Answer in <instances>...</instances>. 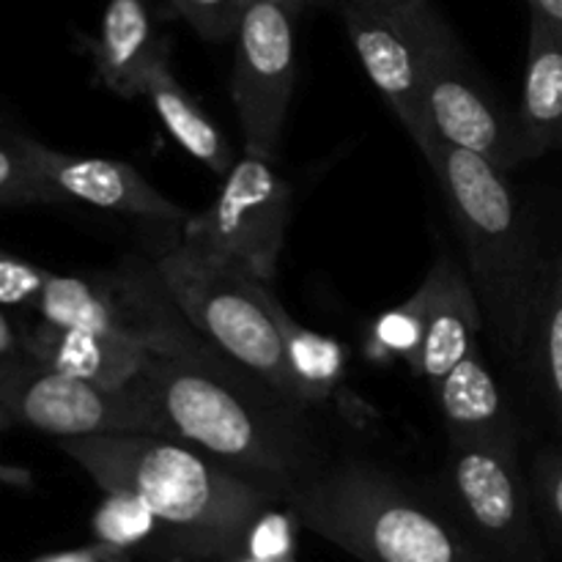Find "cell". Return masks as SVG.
<instances>
[{
  "instance_id": "3",
  "label": "cell",
  "mask_w": 562,
  "mask_h": 562,
  "mask_svg": "<svg viewBox=\"0 0 562 562\" xmlns=\"http://www.w3.org/2000/svg\"><path fill=\"white\" fill-rule=\"evenodd\" d=\"M453 217L483 316L510 357L530 349L547 269L508 173L434 135L420 148Z\"/></svg>"
},
{
  "instance_id": "32",
  "label": "cell",
  "mask_w": 562,
  "mask_h": 562,
  "mask_svg": "<svg viewBox=\"0 0 562 562\" xmlns=\"http://www.w3.org/2000/svg\"><path fill=\"white\" fill-rule=\"evenodd\" d=\"M99 552H66V554H53V558H44L38 562H99Z\"/></svg>"
},
{
  "instance_id": "29",
  "label": "cell",
  "mask_w": 562,
  "mask_h": 562,
  "mask_svg": "<svg viewBox=\"0 0 562 562\" xmlns=\"http://www.w3.org/2000/svg\"><path fill=\"white\" fill-rule=\"evenodd\" d=\"M527 5H530V16L562 31V0H527Z\"/></svg>"
},
{
  "instance_id": "34",
  "label": "cell",
  "mask_w": 562,
  "mask_h": 562,
  "mask_svg": "<svg viewBox=\"0 0 562 562\" xmlns=\"http://www.w3.org/2000/svg\"><path fill=\"white\" fill-rule=\"evenodd\" d=\"M9 426H14V417L9 415V409H5L3 404H0V431H5Z\"/></svg>"
},
{
  "instance_id": "11",
  "label": "cell",
  "mask_w": 562,
  "mask_h": 562,
  "mask_svg": "<svg viewBox=\"0 0 562 562\" xmlns=\"http://www.w3.org/2000/svg\"><path fill=\"white\" fill-rule=\"evenodd\" d=\"M344 22L362 69L404 124L417 148L434 137L423 102L420 49L404 0L357 3L346 0Z\"/></svg>"
},
{
  "instance_id": "27",
  "label": "cell",
  "mask_w": 562,
  "mask_h": 562,
  "mask_svg": "<svg viewBox=\"0 0 562 562\" xmlns=\"http://www.w3.org/2000/svg\"><path fill=\"white\" fill-rule=\"evenodd\" d=\"M47 269L0 250V305L33 307L38 294H42L44 283H47Z\"/></svg>"
},
{
  "instance_id": "14",
  "label": "cell",
  "mask_w": 562,
  "mask_h": 562,
  "mask_svg": "<svg viewBox=\"0 0 562 562\" xmlns=\"http://www.w3.org/2000/svg\"><path fill=\"white\" fill-rule=\"evenodd\" d=\"M20 340L31 360L104 387H126L135 382L151 355L146 340L137 335H97L49 322L27 327L20 333Z\"/></svg>"
},
{
  "instance_id": "36",
  "label": "cell",
  "mask_w": 562,
  "mask_h": 562,
  "mask_svg": "<svg viewBox=\"0 0 562 562\" xmlns=\"http://www.w3.org/2000/svg\"><path fill=\"white\" fill-rule=\"evenodd\" d=\"M357 3H393V0H357Z\"/></svg>"
},
{
  "instance_id": "18",
  "label": "cell",
  "mask_w": 562,
  "mask_h": 562,
  "mask_svg": "<svg viewBox=\"0 0 562 562\" xmlns=\"http://www.w3.org/2000/svg\"><path fill=\"white\" fill-rule=\"evenodd\" d=\"M263 302H267L269 313H272L274 324H278L280 335L285 344V357L294 371L296 384H300L302 395L307 404L316 406H338L344 415L355 417V420H366L371 417V409L362 406L355 395L346 390V371H349V355L340 340L329 338V335L313 333V329L302 327L272 294L269 285L263 289Z\"/></svg>"
},
{
  "instance_id": "4",
  "label": "cell",
  "mask_w": 562,
  "mask_h": 562,
  "mask_svg": "<svg viewBox=\"0 0 562 562\" xmlns=\"http://www.w3.org/2000/svg\"><path fill=\"white\" fill-rule=\"evenodd\" d=\"M285 508L360 562H497L461 521L371 461L324 464Z\"/></svg>"
},
{
  "instance_id": "33",
  "label": "cell",
  "mask_w": 562,
  "mask_h": 562,
  "mask_svg": "<svg viewBox=\"0 0 562 562\" xmlns=\"http://www.w3.org/2000/svg\"><path fill=\"white\" fill-rule=\"evenodd\" d=\"M0 481L14 483V486H27V483H31V475L22 470H9V467H0Z\"/></svg>"
},
{
  "instance_id": "8",
  "label": "cell",
  "mask_w": 562,
  "mask_h": 562,
  "mask_svg": "<svg viewBox=\"0 0 562 562\" xmlns=\"http://www.w3.org/2000/svg\"><path fill=\"white\" fill-rule=\"evenodd\" d=\"M0 404L14 423L58 439L119 431L168 434L162 417L135 382L104 387L53 371L25 351L0 360Z\"/></svg>"
},
{
  "instance_id": "21",
  "label": "cell",
  "mask_w": 562,
  "mask_h": 562,
  "mask_svg": "<svg viewBox=\"0 0 562 562\" xmlns=\"http://www.w3.org/2000/svg\"><path fill=\"white\" fill-rule=\"evenodd\" d=\"M530 346L543 398L562 434V252L543 278Z\"/></svg>"
},
{
  "instance_id": "5",
  "label": "cell",
  "mask_w": 562,
  "mask_h": 562,
  "mask_svg": "<svg viewBox=\"0 0 562 562\" xmlns=\"http://www.w3.org/2000/svg\"><path fill=\"white\" fill-rule=\"evenodd\" d=\"M151 263L181 316L209 344L261 376L280 395L313 409L296 384L283 335L263 302L267 283L225 267L181 236L162 247Z\"/></svg>"
},
{
  "instance_id": "23",
  "label": "cell",
  "mask_w": 562,
  "mask_h": 562,
  "mask_svg": "<svg viewBox=\"0 0 562 562\" xmlns=\"http://www.w3.org/2000/svg\"><path fill=\"white\" fill-rule=\"evenodd\" d=\"M426 311H428V285L423 280L420 289L401 302L393 311L382 313L371 327V340L384 355L404 360L417 373L420 366L423 333H426Z\"/></svg>"
},
{
  "instance_id": "28",
  "label": "cell",
  "mask_w": 562,
  "mask_h": 562,
  "mask_svg": "<svg viewBox=\"0 0 562 562\" xmlns=\"http://www.w3.org/2000/svg\"><path fill=\"white\" fill-rule=\"evenodd\" d=\"M532 492L562 536V448H549L538 453L532 464Z\"/></svg>"
},
{
  "instance_id": "1",
  "label": "cell",
  "mask_w": 562,
  "mask_h": 562,
  "mask_svg": "<svg viewBox=\"0 0 562 562\" xmlns=\"http://www.w3.org/2000/svg\"><path fill=\"white\" fill-rule=\"evenodd\" d=\"M113 283L151 349L135 384L168 434L198 445L285 505L324 467L311 409L209 344L181 316L154 263H130Z\"/></svg>"
},
{
  "instance_id": "35",
  "label": "cell",
  "mask_w": 562,
  "mask_h": 562,
  "mask_svg": "<svg viewBox=\"0 0 562 562\" xmlns=\"http://www.w3.org/2000/svg\"><path fill=\"white\" fill-rule=\"evenodd\" d=\"M231 562H263V560L250 558V554H236V558H231Z\"/></svg>"
},
{
  "instance_id": "24",
  "label": "cell",
  "mask_w": 562,
  "mask_h": 562,
  "mask_svg": "<svg viewBox=\"0 0 562 562\" xmlns=\"http://www.w3.org/2000/svg\"><path fill=\"white\" fill-rule=\"evenodd\" d=\"M31 203L66 201L27 165L14 140H0V206H31Z\"/></svg>"
},
{
  "instance_id": "13",
  "label": "cell",
  "mask_w": 562,
  "mask_h": 562,
  "mask_svg": "<svg viewBox=\"0 0 562 562\" xmlns=\"http://www.w3.org/2000/svg\"><path fill=\"white\" fill-rule=\"evenodd\" d=\"M426 285L428 311L417 373L434 387L477 349V335L486 316L467 269H461L448 252L434 261L431 272L426 274Z\"/></svg>"
},
{
  "instance_id": "19",
  "label": "cell",
  "mask_w": 562,
  "mask_h": 562,
  "mask_svg": "<svg viewBox=\"0 0 562 562\" xmlns=\"http://www.w3.org/2000/svg\"><path fill=\"white\" fill-rule=\"evenodd\" d=\"M33 311L42 316V322L55 324V327L143 338L135 324L130 322V316H126L124 302H121L113 280H86L75 278V274L49 272Z\"/></svg>"
},
{
  "instance_id": "25",
  "label": "cell",
  "mask_w": 562,
  "mask_h": 562,
  "mask_svg": "<svg viewBox=\"0 0 562 562\" xmlns=\"http://www.w3.org/2000/svg\"><path fill=\"white\" fill-rule=\"evenodd\" d=\"M206 42H228L239 33L250 0H168Z\"/></svg>"
},
{
  "instance_id": "15",
  "label": "cell",
  "mask_w": 562,
  "mask_h": 562,
  "mask_svg": "<svg viewBox=\"0 0 562 562\" xmlns=\"http://www.w3.org/2000/svg\"><path fill=\"white\" fill-rule=\"evenodd\" d=\"M450 442L519 448L514 406L488 368L481 346L434 384Z\"/></svg>"
},
{
  "instance_id": "30",
  "label": "cell",
  "mask_w": 562,
  "mask_h": 562,
  "mask_svg": "<svg viewBox=\"0 0 562 562\" xmlns=\"http://www.w3.org/2000/svg\"><path fill=\"white\" fill-rule=\"evenodd\" d=\"M16 351H22L20 335H16L14 329H11L9 318L0 316V360H3V357L16 355Z\"/></svg>"
},
{
  "instance_id": "22",
  "label": "cell",
  "mask_w": 562,
  "mask_h": 562,
  "mask_svg": "<svg viewBox=\"0 0 562 562\" xmlns=\"http://www.w3.org/2000/svg\"><path fill=\"white\" fill-rule=\"evenodd\" d=\"M93 536L102 560H119L135 549H157L159 525L148 505L130 492H104L93 514Z\"/></svg>"
},
{
  "instance_id": "26",
  "label": "cell",
  "mask_w": 562,
  "mask_h": 562,
  "mask_svg": "<svg viewBox=\"0 0 562 562\" xmlns=\"http://www.w3.org/2000/svg\"><path fill=\"white\" fill-rule=\"evenodd\" d=\"M294 514L289 508H269L247 532L245 552L263 562H294Z\"/></svg>"
},
{
  "instance_id": "31",
  "label": "cell",
  "mask_w": 562,
  "mask_h": 562,
  "mask_svg": "<svg viewBox=\"0 0 562 562\" xmlns=\"http://www.w3.org/2000/svg\"><path fill=\"white\" fill-rule=\"evenodd\" d=\"M263 3H272V5H278V9L289 11L291 16H296L300 11L311 9V5H318V3H327V0H263Z\"/></svg>"
},
{
  "instance_id": "12",
  "label": "cell",
  "mask_w": 562,
  "mask_h": 562,
  "mask_svg": "<svg viewBox=\"0 0 562 562\" xmlns=\"http://www.w3.org/2000/svg\"><path fill=\"white\" fill-rule=\"evenodd\" d=\"M33 170L58 192L64 201H80L88 206L108 209L126 217L148 223H184L190 214L148 184L132 165L119 159L77 157L58 151L25 135L11 137Z\"/></svg>"
},
{
  "instance_id": "10",
  "label": "cell",
  "mask_w": 562,
  "mask_h": 562,
  "mask_svg": "<svg viewBox=\"0 0 562 562\" xmlns=\"http://www.w3.org/2000/svg\"><path fill=\"white\" fill-rule=\"evenodd\" d=\"M296 82L294 16L263 0H250L236 33L231 99L245 154L278 159L291 93Z\"/></svg>"
},
{
  "instance_id": "6",
  "label": "cell",
  "mask_w": 562,
  "mask_h": 562,
  "mask_svg": "<svg viewBox=\"0 0 562 562\" xmlns=\"http://www.w3.org/2000/svg\"><path fill=\"white\" fill-rule=\"evenodd\" d=\"M420 49L423 102L434 135L510 173L525 162L516 121L488 97L453 27L431 0H404Z\"/></svg>"
},
{
  "instance_id": "9",
  "label": "cell",
  "mask_w": 562,
  "mask_h": 562,
  "mask_svg": "<svg viewBox=\"0 0 562 562\" xmlns=\"http://www.w3.org/2000/svg\"><path fill=\"white\" fill-rule=\"evenodd\" d=\"M445 483L461 525L494 560L549 562L519 470V448L450 442Z\"/></svg>"
},
{
  "instance_id": "16",
  "label": "cell",
  "mask_w": 562,
  "mask_h": 562,
  "mask_svg": "<svg viewBox=\"0 0 562 562\" xmlns=\"http://www.w3.org/2000/svg\"><path fill=\"white\" fill-rule=\"evenodd\" d=\"M91 55L104 88L121 99H137L154 69L168 60V42L157 36L143 0H110Z\"/></svg>"
},
{
  "instance_id": "7",
  "label": "cell",
  "mask_w": 562,
  "mask_h": 562,
  "mask_svg": "<svg viewBox=\"0 0 562 562\" xmlns=\"http://www.w3.org/2000/svg\"><path fill=\"white\" fill-rule=\"evenodd\" d=\"M291 217V187L272 159L241 154L217 198L181 223V239L241 274L272 283Z\"/></svg>"
},
{
  "instance_id": "2",
  "label": "cell",
  "mask_w": 562,
  "mask_h": 562,
  "mask_svg": "<svg viewBox=\"0 0 562 562\" xmlns=\"http://www.w3.org/2000/svg\"><path fill=\"white\" fill-rule=\"evenodd\" d=\"M60 450L102 492H130L159 525L170 560H231L247 532L283 499L176 434L119 431L60 439Z\"/></svg>"
},
{
  "instance_id": "17",
  "label": "cell",
  "mask_w": 562,
  "mask_h": 562,
  "mask_svg": "<svg viewBox=\"0 0 562 562\" xmlns=\"http://www.w3.org/2000/svg\"><path fill=\"white\" fill-rule=\"evenodd\" d=\"M514 121L525 162L562 146V31L536 16H530L525 86Z\"/></svg>"
},
{
  "instance_id": "20",
  "label": "cell",
  "mask_w": 562,
  "mask_h": 562,
  "mask_svg": "<svg viewBox=\"0 0 562 562\" xmlns=\"http://www.w3.org/2000/svg\"><path fill=\"white\" fill-rule=\"evenodd\" d=\"M143 97L151 102L154 113L165 124V130L176 137L181 148L198 162L206 165L212 173L225 176L236 165V154L223 132L217 130L212 119L201 110V104L181 88L176 80L170 60L159 64L154 75L148 77L146 93Z\"/></svg>"
}]
</instances>
